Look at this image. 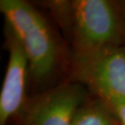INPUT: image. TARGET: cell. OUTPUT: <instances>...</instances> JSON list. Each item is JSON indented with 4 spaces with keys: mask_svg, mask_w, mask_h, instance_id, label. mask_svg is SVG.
I'll list each match as a JSON object with an SVG mask.
<instances>
[{
    "mask_svg": "<svg viewBox=\"0 0 125 125\" xmlns=\"http://www.w3.org/2000/svg\"><path fill=\"white\" fill-rule=\"evenodd\" d=\"M0 11L26 52L31 76L37 81L48 77L58 62V48L45 18L23 0H1Z\"/></svg>",
    "mask_w": 125,
    "mask_h": 125,
    "instance_id": "cell-1",
    "label": "cell"
},
{
    "mask_svg": "<svg viewBox=\"0 0 125 125\" xmlns=\"http://www.w3.org/2000/svg\"><path fill=\"white\" fill-rule=\"evenodd\" d=\"M64 5L71 16L76 55L118 45L123 38V19L120 9L110 1L75 0Z\"/></svg>",
    "mask_w": 125,
    "mask_h": 125,
    "instance_id": "cell-2",
    "label": "cell"
},
{
    "mask_svg": "<svg viewBox=\"0 0 125 125\" xmlns=\"http://www.w3.org/2000/svg\"><path fill=\"white\" fill-rule=\"evenodd\" d=\"M74 72L99 97L112 96L125 101V47L111 45L75 55Z\"/></svg>",
    "mask_w": 125,
    "mask_h": 125,
    "instance_id": "cell-3",
    "label": "cell"
},
{
    "mask_svg": "<svg viewBox=\"0 0 125 125\" xmlns=\"http://www.w3.org/2000/svg\"><path fill=\"white\" fill-rule=\"evenodd\" d=\"M83 92L74 84H63L31 100L25 113V125H73L83 105Z\"/></svg>",
    "mask_w": 125,
    "mask_h": 125,
    "instance_id": "cell-4",
    "label": "cell"
},
{
    "mask_svg": "<svg viewBox=\"0 0 125 125\" xmlns=\"http://www.w3.org/2000/svg\"><path fill=\"white\" fill-rule=\"evenodd\" d=\"M7 25V24H6ZM7 46L9 62L0 92V125H7L20 110L24 101L29 60L22 45L7 25Z\"/></svg>",
    "mask_w": 125,
    "mask_h": 125,
    "instance_id": "cell-5",
    "label": "cell"
},
{
    "mask_svg": "<svg viewBox=\"0 0 125 125\" xmlns=\"http://www.w3.org/2000/svg\"><path fill=\"white\" fill-rule=\"evenodd\" d=\"M73 125H117L116 119L100 100L83 104L77 111Z\"/></svg>",
    "mask_w": 125,
    "mask_h": 125,
    "instance_id": "cell-6",
    "label": "cell"
},
{
    "mask_svg": "<svg viewBox=\"0 0 125 125\" xmlns=\"http://www.w3.org/2000/svg\"><path fill=\"white\" fill-rule=\"evenodd\" d=\"M105 106L111 112V114L115 117L117 121L121 125H125V101L121 99L112 97V96H104L100 97Z\"/></svg>",
    "mask_w": 125,
    "mask_h": 125,
    "instance_id": "cell-7",
    "label": "cell"
},
{
    "mask_svg": "<svg viewBox=\"0 0 125 125\" xmlns=\"http://www.w3.org/2000/svg\"><path fill=\"white\" fill-rule=\"evenodd\" d=\"M119 6L121 7V9H120V11H121V14L122 15L123 21H125V1H122V2H121V4L119 5Z\"/></svg>",
    "mask_w": 125,
    "mask_h": 125,
    "instance_id": "cell-8",
    "label": "cell"
},
{
    "mask_svg": "<svg viewBox=\"0 0 125 125\" xmlns=\"http://www.w3.org/2000/svg\"><path fill=\"white\" fill-rule=\"evenodd\" d=\"M123 39H124V42H125V21H124V36H123Z\"/></svg>",
    "mask_w": 125,
    "mask_h": 125,
    "instance_id": "cell-9",
    "label": "cell"
}]
</instances>
